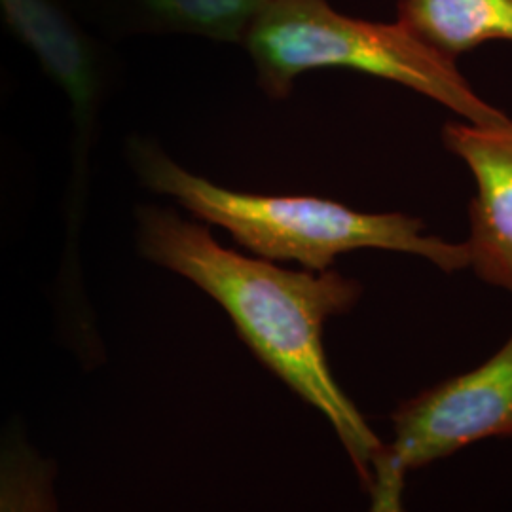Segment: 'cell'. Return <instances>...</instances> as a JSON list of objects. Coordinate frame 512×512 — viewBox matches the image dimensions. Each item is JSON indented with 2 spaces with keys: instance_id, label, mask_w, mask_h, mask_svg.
<instances>
[{
  "instance_id": "cell-1",
  "label": "cell",
  "mask_w": 512,
  "mask_h": 512,
  "mask_svg": "<svg viewBox=\"0 0 512 512\" xmlns=\"http://www.w3.org/2000/svg\"><path fill=\"white\" fill-rule=\"evenodd\" d=\"M133 217L139 255L194 283L226 311L256 359L329 421L366 492L384 440L334 378L323 344L329 319L353 310L363 285L334 268L289 270L226 249L207 226L164 205H139Z\"/></svg>"
},
{
  "instance_id": "cell-2",
  "label": "cell",
  "mask_w": 512,
  "mask_h": 512,
  "mask_svg": "<svg viewBox=\"0 0 512 512\" xmlns=\"http://www.w3.org/2000/svg\"><path fill=\"white\" fill-rule=\"evenodd\" d=\"M126 158L147 190L179 203L194 219L226 230L245 251L277 264L330 270L353 251H389L420 256L446 274L469 268L465 241L427 232L406 213H365L319 196H274L232 190L175 162L147 135H129Z\"/></svg>"
},
{
  "instance_id": "cell-3",
  "label": "cell",
  "mask_w": 512,
  "mask_h": 512,
  "mask_svg": "<svg viewBox=\"0 0 512 512\" xmlns=\"http://www.w3.org/2000/svg\"><path fill=\"white\" fill-rule=\"evenodd\" d=\"M256 82L270 99H287L300 76L348 69L395 82L452 110L473 124H494L509 114L482 99L454 59L431 48L399 19L351 18L329 0H268L241 44Z\"/></svg>"
},
{
  "instance_id": "cell-4",
  "label": "cell",
  "mask_w": 512,
  "mask_h": 512,
  "mask_svg": "<svg viewBox=\"0 0 512 512\" xmlns=\"http://www.w3.org/2000/svg\"><path fill=\"white\" fill-rule=\"evenodd\" d=\"M0 23L37 61L67 105L69 177L59 264L76 272L84 268L93 152L101 141L105 112L122 80V59L112 42L99 37L80 18L73 0H0Z\"/></svg>"
},
{
  "instance_id": "cell-5",
  "label": "cell",
  "mask_w": 512,
  "mask_h": 512,
  "mask_svg": "<svg viewBox=\"0 0 512 512\" xmlns=\"http://www.w3.org/2000/svg\"><path fill=\"white\" fill-rule=\"evenodd\" d=\"M393 437L372 463L370 509L403 511L408 476L492 437H512V332L494 355L406 399L391 414Z\"/></svg>"
},
{
  "instance_id": "cell-6",
  "label": "cell",
  "mask_w": 512,
  "mask_h": 512,
  "mask_svg": "<svg viewBox=\"0 0 512 512\" xmlns=\"http://www.w3.org/2000/svg\"><path fill=\"white\" fill-rule=\"evenodd\" d=\"M442 143L473 175L469 202V268L512 294V118L494 124L448 122Z\"/></svg>"
},
{
  "instance_id": "cell-7",
  "label": "cell",
  "mask_w": 512,
  "mask_h": 512,
  "mask_svg": "<svg viewBox=\"0 0 512 512\" xmlns=\"http://www.w3.org/2000/svg\"><path fill=\"white\" fill-rule=\"evenodd\" d=\"M99 37L183 35L241 46L268 0H73Z\"/></svg>"
},
{
  "instance_id": "cell-8",
  "label": "cell",
  "mask_w": 512,
  "mask_h": 512,
  "mask_svg": "<svg viewBox=\"0 0 512 512\" xmlns=\"http://www.w3.org/2000/svg\"><path fill=\"white\" fill-rule=\"evenodd\" d=\"M397 19L454 61L490 40L512 42V0H399Z\"/></svg>"
},
{
  "instance_id": "cell-9",
  "label": "cell",
  "mask_w": 512,
  "mask_h": 512,
  "mask_svg": "<svg viewBox=\"0 0 512 512\" xmlns=\"http://www.w3.org/2000/svg\"><path fill=\"white\" fill-rule=\"evenodd\" d=\"M57 465L29 437L19 416L0 425V512L59 509Z\"/></svg>"
},
{
  "instance_id": "cell-10",
  "label": "cell",
  "mask_w": 512,
  "mask_h": 512,
  "mask_svg": "<svg viewBox=\"0 0 512 512\" xmlns=\"http://www.w3.org/2000/svg\"><path fill=\"white\" fill-rule=\"evenodd\" d=\"M35 203V175L27 156L0 128V253L23 234Z\"/></svg>"
},
{
  "instance_id": "cell-11",
  "label": "cell",
  "mask_w": 512,
  "mask_h": 512,
  "mask_svg": "<svg viewBox=\"0 0 512 512\" xmlns=\"http://www.w3.org/2000/svg\"><path fill=\"white\" fill-rule=\"evenodd\" d=\"M14 92V80L10 73L0 65V105Z\"/></svg>"
}]
</instances>
